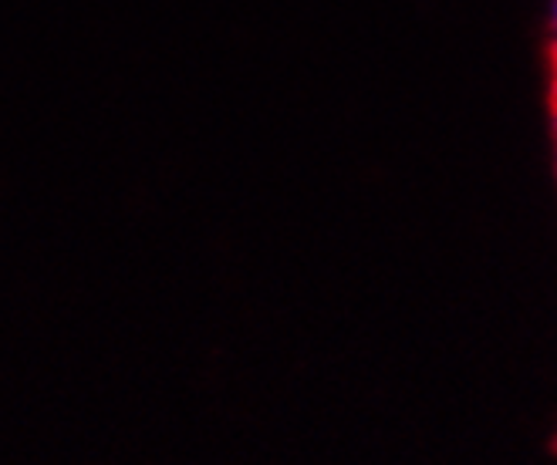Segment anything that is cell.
Masks as SVG:
<instances>
[{"label": "cell", "mask_w": 557, "mask_h": 465, "mask_svg": "<svg viewBox=\"0 0 557 465\" xmlns=\"http://www.w3.org/2000/svg\"><path fill=\"white\" fill-rule=\"evenodd\" d=\"M550 27L557 30V0H550Z\"/></svg>", "instance_id": "1"}, {"label": "cell", "mask_w": 557, "mask_h": 465, "mask_svg": "<svg viewBox=\"0 0 557 465\" xmlns=\"http://www.w3.org/2000/svg\"><path fill=\"white\" fill-rule=\"evenodd\" d=\"M550 54H554V68H557V30H554V45H550Z\"/></svg>", "instance_id": "2"}, {"label": "cell", "mask_w": 557, "mask_h": 465, "mask_svg": "<svg viewBox=\"0 0 557 465\" xmlns=\"http://www.w3.org/2000/svg\"><path fill=\"white\" fill-rule=\"evenodd\" d=\"M554 128H557V112H554Z\"/></svg>", "instance_id": "3"}]
</instances>
